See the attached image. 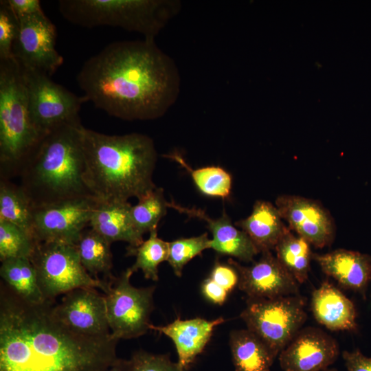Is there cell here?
<instances>
[{"mask_svg": "<svg viewBox=\"0 0 371 371\" xmlns=\"http://www.w3.org/2000/svg\"><path fill=\"white\" fill-rule=\"evenodd\" d=\"M21 67L31 120L41 136L63 124L80 122L81 106L88 102L85 95H77L41 71Z\"/></svg>", "mask_w": 371, "mask_h": 371, "instance_id": "obj_9", "label": "cell"}, {"mask_svg": "<svg viewBox=\"0 0 371 371\" xmlns=\"http://www.w3.org/2000/svg\"><path fill=\"white\" fill-rule=\"evenodd\" d=\"M177 0H60L58 10L69 22L84 27L112 26L155 41L180 11Z\"/></svg>", "mask_w": 371, "mask_h": 371, "instance_id": "obj_5", "label": "cell"}, {"mask_svg": "<svg viewBox=\"0 0 371 371\" xmlns=\"http://www.w3.org/2000/svg\"><path fill=\"white\" fill-rule=\"evenodd\" d=\"M93 197L62 201L34 208L32 234L36 243L74 245L89 227L97 202Z\"/></svg>", "mask_w": 371, "mask_h": 371, "instance_id": "obj_11", "label": "cell"}, {"mask_svg": "<svg viewBox=\"0 0 371 371\" xmlns=\"http://www.w3.org/2000/svg\"><path fill=\"white\" fill-rule=\"evenodd\" d=\"M149 233L148 238L138 247H128L127 255L135 256V262L131 267L133 273L141 270L145 278L157 281L158 267L162 262L168 260L169 242L158 237L157 227L153 229Z\"/></svg>", "mask_w": 371, "mask_h": 371, "instance_id": "obj_28", "label": "cell"}, {"mask_svg": "<svg viewBox=\"0 0 371 371\" xmlns=\"http://www.w3.org/2000/svg\"><path fill=\"white\" fill-rule=\"evenodd\" d=\"M18 20L19 30L13 46L14 58L23 67L51 77L64 62L56 49L55 25L45 13Z\"/></svg>", "mask_w": 371, "mask_h": 371, "instance_id": "obj_12", "label": "cell"}, {"mask_svg": "<svg viewBox=\"0 0 371 371\" xmlns=\"http://www.w3.org/2000/svg\"><path fill=\"white\" fill-rule=\"evenodd\" d=\"M45 300L56 298L78 288L100 289L109 284L93 278L82 266L74 245L61 242L36 243L30 258Z\"/></svg>", "mask_w": 371, "mask_h": 371, "instance_id": "obj_7", "label": "cell"}, {"mask_svg": "<svg viewBox=\"0 0 371 371\" xmlns=\"http://www.w3.org/2000/svg\"><path fill=\"white\" fill-rule=\"evenodd\" d=\"M282 219L297 235L316 248L331 245L335 236V225L328 212L317 201L284 194L275 201Z\"/></svg>", "mask_w": 371, "mask_h": 371, "instance_id": "obj_13", "label": "cell"}, {"mask_svg": "<svg viewBox=\"0 0 371 371\" xmlns=\"http://www.w3.org/2000/svg\"><path fill=\"white\" fill-rule=\"evenodd\" d=\"M210 239L207 233L200 236L179 238L169 242L168 262L175 274L181 277L183 267L206 249H210Z\"/></svg>", "mask_w": 371, "mask_h": 371, "instance_id": "obj_32", "label": "cell"}, {"mask_svg": "<svg viewBox=\"0 0 371 371\" xmlns=\"http://www.w3.org/2000/svg\"><path fill=\"white\" fill-rule=\"evenodd\" d=\"M168 206L190 217L200 218L206 222L212 234L210 249L223 255L234 257L243 262H251L259 251L247 234L232 224L224 212L221 217L214 219L200 209L188 208L174 201L168 202Z\"/></svg>", "mask_w": 371, "mask_h": 371, "instance_id": "obj_17", "label": "cell"}, {"mask_svg": "<svg viewBox=\"0 0 371 371\" xmlns=\"http://www.w3.org/2000/svg\"><path fill=\"white\" fill-rule=\"evenodd\" d=\"M322 271L344 288L363 295L370 281L371 256L359 251L337 249L324 254H313Z\"/></svg>", "mask_w": 371, "mask_h": 371, "instance_id": "obj_19", "label": "cell"}, {"mask_svg": "<svg viewBox=\"0 0 371 371\" xmlns=\"http://www.w3.org/2000/svg\"><path fill=\"white\" fill-rule=\"evenodd\" d=\"M77 82L95 107L128 121L163 116L181 89L173 59L144 38L109 44L85 62Z\"/></svg>", "mask_w": 371, "mask_h": 371, "instance_id": "obj_2", "label": "cell"}, {"mask_svg": "<svg viewBox=\"0 0 371 371\" xmlns=\"http://www.w3.org/2000/svg\"><path fill=\"white\" fill-rule=\"evenodd\" d=\"M370 281H371V275H370Z\"/></svg>", "mask_w": 371, "mask_h": 371, "instance_id": "obj_41", "label": "cell"}, {"mask_svg": "<svg viewBox=\"0 0 371 371\" xmlns=\"http://www.w3.org/2000/svg\"><path fill=\"white\" fill-rule=\"evenodd\" d=\"M225 321L223 317L213 320L201 317L182 320L178 317L166 326L150 324L149 328L172 340L178 355V363L187 370L204 350L214 328Z\"/></svg>", "mask_w": 371, "mask_h": 371, "instance_id": "obj_18", "label": "cell"}, {"mask_svg": "<svg viewBox=\"0 0 371 371\" xmlns=\"http://www.w3.org/2000/svg\"><path fill=\"white\" fill-rule=\"evenodd\" d=\"M311 306L316 321L330 330L352 331L357 327L353 302L328 281L313 291Z\"/></svg>", "mask_w": 371, "mask_h": 371, "instance_id": "obj_20", "label": "cell"}, {"mask_svg": "<svg viewBox=\"0 0 371 371\" xmlns=\"http://www.w3.org/2000/svg\"><path fill=\"white\" fill-rule=\"evenodd\" d=\"M339 355L335 339L320 328L308 326L300 329L278 359L283 371H323Z\"/></svg>", "mask_w": 371, "mask_h": 371, "instance_id": "obj_15", "label": "cell"}, {"mask_svg": "<svg viewBox=\"0 0 371 371\" xmlns=\"http://www.w3.org/2000/svg\"><path fill=\"white\" fill-rule=\"evenodd\" d=\"M133 273L126 269L104 293L111 334L117 340L137 338L150 330L155 286L135 287L130 280Z\"/></svg>", "mask_w": 371, "mask_h": 371, "instance_id": "obj_10", "label": "cell"}, {"mask_svg": "<svg viewBox=\"0 0 371 371\" xmlns=\"http://www.w3.org/2000/svg\"><path fill=\"white\" fill-rule=\"evenodd\" d=\"M274 250L278 260L300 284L307 280L313 253L311 245L305 239L295 235L290 229L279 240Z\"/></svg>", "mask_w": 371, "mask_h": 371, "instance_id": "obj_27", "label": "cell"}, {"mask_svg": "<svg viewBox=\"0 0 371 371\" xmlns=\"http://www.w3.org/2000/svg\"><path fill=\"white\" fill-rule=\"evenodd\" d=\"M129 360L117 358L106 371H128Z\"/></svg>", "mask_w": 371, "mask_h": 371, "instance_id": "obj_39", "label": "cell"}, {"mask_svg": "<svg viewBox=\"0 0 371 371\" xmlns=\"http://www.w3.org/2000/svg\"><path fill=\"white\" fill-rule=\"evenodd\" d=\"M258 260L243 266L232 258L228 263L238 271V286L248 298L272 299L299 294L300 284L271 251L261 253Z\"/></svg>", "mask_w": 371, "mask_h": 371, "instance_id": "obj_14", "label": "cell"}, {"mask_svg": "<svg viewBox=\"0 0 371 371\" xmlns=\"http://www.w3.org/2000/svg\"><path fill=\"white\" fill-rule=\"evenodd\" d=\"M55 302H27L1 281L0 371H106L117 358L119 340L71 330Z\"/></svg>", "mask_w": 371, "mask_h": 371, "instance_id": "obj_1", "label": "cell"}, {"mask_svg": "<svg viewBox=\"0 0 371 371\" xmlns=\"http://www.w3.org/2000/svg\"><path fill=\"white\" fill-rule=\"evenodd\" d=\"M137 199V203L131 208V216L135 230L143 236L157 227L168 206L161 188L157 187Z\"/></svg>", "mask_w": 371, "mask_h": 371, "instance_id": "obj_30", "label": "cell"}, {"mask_svg": "<svg viewBox=\"0 0 371 371\" xmlns=\"http://www.w3.org/2000/svg\"><path fill=\"white\" fill-rule=\"evenodd\" d=\"M131 207L128 201H97L89 227L111 244L124 241L129 244L128 247H138L144 239L133 225Z\"/></svg>", "mask_w": 371, "mask_h": 371, "instance_id": "obj_21", "label": "cell"}, {"mask_svg": "<svg viewBox=\"0 0 371 371\" xmlns=\"http://www.w3.org/2000/svg\"><path fill=\"white\" fill-rule=\"evenodd\" d=\"M175 161L190 173L195 186L203 194L209 196L225 199L228 197L232 189V177L219 166H206L192 169L177 153L165 155Z\"/></svg>", "mask_w": 371, "mask_h": 371, "instance_id": "obj_29", "label": "cell"}, {"mask_svg": "<svg viewBox=\"0 0 371 371\" xmlns=\"http://www.w3.org/2000/svg\"><path fill=\"white\" fill-rule=\"evenodd\" d=\"M304 306L300 294L272 299L248 298L240 316L247 328L277 357L302 328L307 319Z\"/></svg>", "mask_w": 371, "mask_h": 371, "instance_id": "obj_8", "label": "cell"}, {"mask_svg": "<svg viewBox=\"0 0 371 371\" xmlns=\"http://www.w3.org/2000/svg\"><path fill=\"white\" fill-rule=\"evenodd\" d=\"M111 243L104 237L89 227L80 234L75 247L80 262L87 271L94 278L101 280L109 285L115 278L113 267Z\"/></svg>", "mask_w": 371, "mask_h": 371, "instance_id": "obj_24", "label": "cell"}, {"mask_svg": "<svg viewBox=\"0 0 371 371\" xmlns=\"http://www.w3.org/2000/svg\"><path fill=\"white\" fill-rule=\"evenodd\" d=\"M323 371H337V370L336 369H334V368H331V369L327 368V369H326V370H324Z\"/></svg>", "mask_w": 371, "mask_h": 371, "instance_id": "obj_40", "label": "cell"}, {"mask_svg": "<svg viewBox=\"0 0 371 371\" xmlns=\"http://www.w3.org/2000/svg\"><path fill=\"white\" fill-rule=\"evenodd\" d=\"M210 278L227 293L231 292L238 284L237 270L230 264L216 262L210 274Z\"/></svg>", "mask_w": 371, "mask_h": 371, "instance_id": "obj_35", "label": "cell"}, {"mask_svg": "<svg viewBox=\"0 0 371 371\" xmlns=\"http://www.w3.org/2000/svg\"><path fill=\"white\" fill-rule=\"evenodd\" d=\"M128 371H186L178 362L166 355H155L144 350L135 352L129 359Z\"/></svg>", "mask_w": 371, "mask_h": 371, "instance_id": "obj_34", "label": "cell"}, {"mask_svg": "<svg viewBox=\"0 0 371 371\" xmlns=\"http://www.w3.org/2000/svg\"><path fill=\"white\" fill-rule=\"evenodd\" d=\"M19 30V20L6 0L0 1V60L14 58L13 46Z\"/></svg>", "mask_w": 371, "mask_h": 371, "instance_id": "obj_33", "label": "cell"}, {"mask_svg": "<svg viewBox=\"0 0 371 371\" xmlns=\"http://www.w3.org/2000/svg\"><path fill=\"white\" fill-rule=\"evenodd\" d=\"M81 125L80 122L65 124L44 135L21 166L19 186L34 207L93 197L83 177Z\"/></svg>", "mask_w": 371, "mask_h": 371, "instance_id": "obj_4", "label": "cell"}, {"mask_svg": "<svg viewBox=\"0 0 371 371\" xmlns=\"http://www.w3.org/2000/svg\"><path fill=\"white\" fill-rule=\"evenodd\" d=\"M84 181L99 201H128L157 188L153 181L157 153L144 134L112 135L80 126Z\"/></svg>", "mask_w": 371, "mask_h": 371, "instance_id": "obj_3", "label": "cell"}, {"mask_svg": "<svg viewBox=\"0 0 371 371\" xmlns=\"http://www.w3.org/2000/svg\"><path fill=\"white\" fill-rule=\"evenodd\" d=\"M17 19L43 14L38 0H6Z\"/></svg>", "mask_w": 371, "mask_h": 371, "instance_id": "obj_36", "label": "cell"}, {"mask_svg": "<svg viewBox=\"0 0 371 371\" xmlns=\"http://www.w3.org/2000/svg\"><path fill=\"white\" fill-rule=\"evenodd\" d=\"M235 225L247 234L260 253L274 249L290 230L276 206L266 201H256L250 215Z\"/></svg>", "mask_w": 371, "mask_h": 371, "instance_id": "obj_22", "label": "cell"}, {"mask_svg": "<svg viewBox=\"0 0 371 371\" xmlns=\"http://www.w3.org/2000/svg\"><path fill=\"white\" fill-rule=\"evenodd\" d=\"M342 357L348 371H371V357H366L359 349L344 350Z\"/></svg>", "mask_w": 371, "mask_h": 371, "instance_id": "obj_37", "label": "cell"}, {"mask_svg": "<svg viewBox=\"0 0 371 371\" xmlns=\"http://www.w3.org/2000/svg\"><path fill=\"white\" fill-rule=\"evenodd\" d=\"M229 344L234 371H271L276 357L269 347L247 328L232 330Z\"/></svg>", "mask_w": 371, "mask_h": 371, "instance_id": "obj_23", "label": "cell"}, {"mask_svg": "<svg viewBox=\"0 0 371 371\" xmlns=\"http://www.w3.org/2000/svg\"><path fill=\"white\" fill-rule=\"evenodd\" d=\"M0 276L1 280L22 300L32 304H40L46 300L30 258H16L2 261Z\"/></svg>", "mask_w": 371, "mask_h": 371, "instance_id": "obj_25", "label": "cell"}, {"mask_svg": "<svg viewBox=\"0 0 371 371\" xmlns=\"http://www.w3.org/2000/svg\"><path fill=\"white\" fill-rule=\"evenodd\" d=\"M201 290L207 300L219 305L225 302L229 293L209 277L203 282Z\"/></svg>", "mask_w": 371, "mask_h": 371, "instance_id": "obj_38", "label": "cell"}, {"mask_svg": "<svg viewBox=\"0 0 371 371\" xmlns=\"http://www.w3.org/2000/svg\"><path fill=\"white\" fill-rule=\"evenodd\" d=\"M57 317L71 330L89 336L111 334L104 294L94 288H78L55 302Z\"/></svg>", "mask_w": 371, "mask_h": 371, "instance_id": "obj_16", "label": "cell"}, {"mask_svg": "<svg viewBox=\"0 0 371 371\" xmlns=\"http://www.w3.org/2000/svg\"><path fill=\"white\" fill-rule=\"evenodd\" d=\"M42 137L31 120L21 65L14 58L0 60L1 179L17 176Z\"/></svg>", "mask_w": 371, "mask_h": 371, "instance_id": "obj_6", "label": "cell"}, {"mask_svg": "<svg viewBox=\"0 0 371 371\" xmlns=\"http://www.w3.org/2000/svg\"><path fill=\"white\" fill-rule=\"evenodd\" d=\"M34 206L19 185L10 179L0 180V220L17 225L33 237ZM34 238V237H33Z\"/></svg>", "mask_w": 371, "mask_h": 371, "instance_id": "obj_26", "label": "cell"}, {"mask_svg": "<svg viewBox=\"0 0 371 371\" xmlns=\"http://www.w3.org/2000/svg\"><path fill=\"white\" fill-rule=\"evenodd\" d=\"M36 241L27 232L16 225L0 220V260L28 258L32 256Z\"/></svg>", "mask_w": 371, "mask_h": 371, "instance_id": "obj_31", "label": "cell"}]
</instances>
